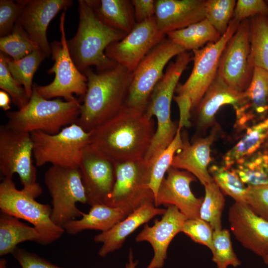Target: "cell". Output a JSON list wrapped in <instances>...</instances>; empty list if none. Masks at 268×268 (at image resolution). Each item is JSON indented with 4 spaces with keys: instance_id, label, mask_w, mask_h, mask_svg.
<instances>
[{
    "instance_id": "6da1fadb",
    "label": "cell",
    "mask_w": 268,
    "mask_h": 268,
    "mask_svg": "<svg viewBox=\"0 0 268 268\" xmlns=\"http://www.w3.org/2000/svg\"><path fill=\"white\" fill-rule=\"evenodd\" d=\"M145 110L125 105L114 117L90 132V143L115 163L143 159L155 132Z\"/></svg>"
},
{
    "instance_id": "7a4b0ae2",
    "label": "cell",
    "mask_w": 268,
    "mask_h": 268,
    "mask_svg": "<svg viewBox=\"0 0 268 268\" xmlns=\"http://www.w3.org/2000/svg\"><path fill=\"white\" fill-rule=\"evenodd\" d=\"M83 73L87 78V87L76 124L90 132L116 115L125 105L132 73L118 64L97 72L89 67Z\"/></svg>"
},
{
    "instance_id": "3957f363",
    "label": "cell",
    "mask_w": 268,
    "mask_h": 268,
    "mask_svg": "<svg viewBox=\"0 0 268 268\" xmlns=\"http://www.w3.org/2000/svg\"><path fill=\"white\" fill-rule=\"evenodd\" d=\"M79 23L75 35L67 41L69 51L77 68L82 73L90 66L97 72L117 64L105 54L111 44L123 39L126 33L102 22L96 15L88 0H79Z\"/></svg>"
},
{
    "instance_id": "277c9868",
    "label": "cell",
    "mask_w": 268,
    "mask_h": 268,
    "mask_svg": "<svg viewBox=\"0 0 268 268\" xmlns=\"http://www.w3.org/2000/svg\"><path fill=\"white\" fill-rule=\"evenodd\" d=\"M191 58V55L186 51L177 56L175 60L168 66L150 97L145 111L149 117L156 118L157 124L144 159L151 165L176 134L178 127L171 120V105L179 80Z\"/></svg>"
},
{
    "instance_id": "5b68a950",
    "label": "cell",
    "mask_w": 268,
    "mask_h": 268,
    "mask_svg": "<svg viewBox=\"0 0 268 268\" xmlns=\"http://www.w3.org/2000/svg\"><path fill=\"white\" fill-rule=\"evenodd\" d=\"M80 105L77 99L70 101L60 98L46 99L33 87L30 99L23 108L6 113V124L21 132L31 133L39 131L56 134L64 128L77 123Z\"/></svg>"
},
{
    "instance_id": "8992f818",
    "label": "cell",
    "mask_w": 268,
    "mask_h": 268,
    "mask_svg": "<svg viewBox=\"0 0 268 268\" xmlns=\"http://www.w3.org/2000/svg\"><path fill=\"white\" fill-rule=\"evenodd\" d=\"M240 22L232 18L218 40L193 51L194 66L191 73L183 84H178L175 90L177 95L174 97L180 115L190 116L191 111L198 106L215 79L222 54Z\"/></svg>"
},
{
    "instance_id": "52a82bcc",
    "label": "cell",
    "mask_w": 268,
    "mask_h": 268,
    "mask_svg": "<svg viewBox=\"0 0 268 268\" xmlns=\"http://www.w3.org/2000/svg\"><path fill=\"white\" fill-rule=\"evenodd\" d=\"M33 143L30 133L0 126V171L3 178L18 175L22 189L34 198L42 193L33 163Z\"/></svg>"
},
{
    "instance_id": "ba28073f",
    "label": "cell",
    "mask_w": 268,
    "mask_h": 268,
    "mask_svg": "<svg viewBox=\"0 0 268 268\" xmlns=\"http://www.w3.org/2000/svg\"><path fill=\"white\" fill-rule=\"evenodd\" d=\"M66 11L60 16V41H54L51 45L52 59L54 61L47 73L54 74L55 78L50 84L40 86L35 84L33 87L43 98H64L67 101L76 98L73 96H84L87 91V78L76 66L69 51L65 28Z\"/></svg>"
},
{
    "instance_id": "9c48e42d",
    "label": "cell",
    "mask_w": 268,
    "mask_h": 268,
    "mask_svg": "<svg viewBox=\"0 0 268 268\" xmlns=\"http://www.w3.org/2000/svg\"><path fill=\"white\" fill-rule=\"evenodd\" d=\"M33 143V156L36 166L52 165L78 167L84 147L90 143V132L76 123L50 134L41 131L30 133Z\"/></svg>"
},
{
    "instance_id": "30bf717a",
    "label": "cell",
    "mask_w": 268,
    "mask_h": 268,
    "mask_svg": "<svg viewBox=\"0 0 268 268\" xmlns=\"http://www.w3.org/2000/svg\"><path fill=\"white\" fill-rule=\"evenodd\" d=\"M0 208L2 212L32 224L40 234L41 245L56 241L65 232L63 228L53 222L52 207L18 190L12 178H2L0 184Z\"/></svg>"
},
{
    "instance_id": "8fae6325",
    "label": "cell",
    "mask_w": 268,
    "mask_h": 268,
    "mask_svg": "<svg viewBox=\"0 0 268 268\" xmlns=\"http://www.w3.org/2000/svg\"><path fill=\"white\" fill-rule=\"evenodd\" d=\"M44 183L52 198L51 219L63 228L68 222L82 216L76 203H87L78 167L52 165L45 172Z\"/></svg>"
},
{
    "instance_id": "7c38bea8",
    "label": "cell",
    "mask_w": 268,
    "mask_h": 268,
    "mask_svg": "<svg viewBox=\"0 0 268 268\" xmlns=\"http://www.w3.org/2000/svg\"><path fill=\"white\" fill-rule=\"evenodd\" d=\"M115 164V184L104 203L121 208L128 215L144 204H154L149 186L152 165L144 158Z\"/></svg>"
},
{
    "instance_id": "4fadbf2b",
    "label": "cell",
    "mask_w": 268,
    "mask_h": 268,
    "mask_svg": "<svg viewBox=\"0 0 268 268\" xmlns=\"http://www.w3.org/2000/svg\"><path fill=\"white\" fill-rule=\"evenodd\" d=\"M186 51L167 38L155 46L132 73L126 105L146 110L151 94L163 76L164 69L174 57Z\"/></svg>"
},
{
    "instance_id": "5bb4252c",
    "label": "cell",
    "mask_w": 268,
    "mask_h": 268,
    "mask_svg": "<svg viewBox=\"0 0 268 268\" xmlns=\"http://www.w3.org/2000/svg\"><path fill=\"white\" fill-rule=\"evenodd\" d=\"M250 22L241 21L220 58L217 74L232 89L244 92L251 82L254 67L250 61Z\"/></svg>"
},
{
    "instance_id": "9a60e30c",
    "label": "cell",
    "mask_w": 268,
    "mask_h": 268,
    "mask_svg": "<svg viewBox=\"0 0 268 268\" xmlns=\"http://www.w3.org/2000/svg\"><path fill=\"white\" fill-rule=\"evenodd\" d=\"M165 36L158 29L154 16L136 23L123 39L110 45L105 54L116 64L132 73L141 60Z\"/></svg>"
},
{
    "instance_id": "2e32d148",
    "label": "cell",
    "mask_w": 268,
    "mask_h": 268,
    "mask_svg": "<svg viewBox=\"0 0 268 268\" xmlns=\"http://www.w3.org/2000/svg\"><path fill=\"white\" fill-rule=\"evenodd\" d=\"M78 168L87 203H104L115 184V162L88 144L83 149Z\"/></svg>"
},
{
    "instance_id": "e0dca14e",
    "label": "cell",
    "mask_w": 268,
    "mask_h": 268,
    "mask_svg": "<svg viewBox=\"0 0 268 268\" xmlns=\"http://www.w3.org/2000/svg\"><path fill=\"white\" fill-rule=\"evenodd\" d=\"M21 12L16 22L26 31L47 57L51 55L47 37V28L51 21L61 11H66L72 3L71 0H20Z\"/></svg>"
},
{
    "instance_id": "ac0fdd59",
    "label": "cell",
    "mask_w": 268,
    "mask_h": 268,
    "mask_svg": "<svg viewBox=\"0 0 268 268\" xmlns=\"http://www.w3.org/2000/svg\"><path fill=\"white\" fill-rule=\"evenodd\" d=\"M228 220L236 239L263 260L268 256V222L255 213L244 202L229 208Z\"/></svg>"
},
{
    "instance_id": "d6986e66",
    "label": "cell",
    "mask_w": 268,
    "mask_h": 268,
    "mask_svg": "<svg viewBox=\"0 0 268 268\" xmlns=\"http://www.w3.org/2000/svg\"><path fill=\"white\" fill-rule=\"evenodd\" d=\"M195 178L188 171L170 167L158 189L155 206L173 205L187 219L200 218L203 199L197 198L190 187Z\"/></svg>"
},
{
    "instance_id": "ffe728a7",
    "label": "cell",
    "mask_w": 268,
    "mask_h": 268,
    "mask_svg": "<svg viewBox=\"0 0 268 268\" xmlns=\"http://www.w3.org/2000/svg\"><path fill=\"white\" fill-rule=\"evenodd\" d=\"M187 217L175 206L169 205L160 220L154 224H146L135 237L136 242L149 243L153 256L146 268H162L167 258L168 247L175 236L181 232Z\"/></svg>"
},
{
    "instance_id": "44dd1931",
    "label": "cell",
    "mask_w": 268,
    "mask_h": 268,
    "mask_svg": "<svg viewBox=\"0 0 268 268\" xmlns=\"http://www.w3.org/2000/svg\"><path fill=\"white\" fill-rule=\"evenodd\" d=\"M205 0H156L155 17L159 30L168 32L186 28L205 18Z\"/></svg>"
},
{
    "instance_id": "7402d4cb",
    "label": "cell",
    "mask_w": 268,
    "mask_h": 268,
    "mask_svg": "<svg viewBox=\"0 0 268 268\" xmlns=\"http://www.w3.org/2000/svg\"><path fill=\"white\" fill-rule=\"evenodd\" d=\"M166 209L154 203H145L139 207L108 230L96 235L94 241L102 243L98 252L101 257L120 249L126 238L142 225L157 215H163Z\"/></svg>"
},
{
    "instance_id": "603a6c76",
    "label": "cell",
    "mask_w": 268,
    "mask_h": 268,
    "mask_svg": "<svg viewBox=\"0 0 268 268\" xmlns=\"http://www.w3.org/2000/svg\"><path fill=\"white\" fill-rule=\"evenodd\" d=\"M215 135L213 132L191 143L183 138L182 146L174 155L171 167L189 172L203 186L214 181L208 167L210 161L211 146Z\"/></svg>"
},
{
    "instance_id": "cb8c5ba5",
    "label": "cell",
    "mask_w": 268,
    "mask_h": 268,
    "mask_svg": "<svg viewBox=\"0 0 268 268\" xmlns=\"http://www.w3.org/2000/svg\"><path fill=\"white\" fill-rule=\"evenodd\" d=\"M244 92H239L230 88L217 74L196 108L198 126L206 128L214 121L215 115L222 106L230 104L235 111L242 105Z\"/></svg>"
},
{
    "instance_id": "d4e9b609",
    "label": "cell",
    "mask_w": 268,
    "mask_h": 268,
    "mask_svg": "<svg viewBox=\"0 0 268 268\" xmlns=\"http://www.w3.org/2000/svg\"><path fill=\"white\" fill-rule=\"evenodd\" d=\"M244 94L243 104L236 111L238 125L241 127L255 119H265L268 113V71L254 67Z\"/></svg>"
},
{
    "instance_id": "484cf974",
    "label": "cell",
    "mask_w": 268,
    "mask_h": 268,
    "mask_svg": "<svg viewBox=\"0 0 268 268\" xmlns=\"http://www.w3.org/2000/svg\"><path fill=\"white\" fill-rule=\"evenodd\" d=\"M128 213L119 207H112L102 203L91 206L89 211L80 219L71 220L63 227L65 232L69 235H76L86 230L105 232L125 218Z\"/></svg>"
},
{
    "instance_id": "4316f807",
    "label": "cell",
    "mask_w": 268,
    "mask_h": 268,
    "mask_svg": "<svg viewBox=\"0 0 268 268\" xmlns=\"http://www.w3.org/2000/svg\"><path fill=\"white\" fill-rule=\"evenodd\" d=\"M88 0L97 17L112 28L127 34L136 24L132 0Z\"/></svg>"
},
{
    "instance_id": "83f0119b",
    "label": "cell",
    "mask_w": 268,
    "mask_h": 268,
    "mask_svg": "<svg viewBox=\"0 0 268 268\" xmlns=\"http://www.w3.org/2000/svg\"><path fill=\"white\" fill-rule=\"evenodd\" d=\"M268 140V117L247 129L241 139L223 157L224 166L230 168L258 152Z\"/></svg>"
},
{
    "instance_id": "f1b7e54d",
    "label": "cell",
    "mask_w": 268,
    "mask_h": 268,
    "mask_svg": "<svg viewBox=\"0 0 268 268\" xmlns=\"http://www.w3.org/2000/svg\"><path fill=\"white\" fill-rule=\"evenodd\" d=\"M40 235L34 226L1 212L0 214V256L12 254L20 243L32 241L40 244Z\"/></svg>"
},
{
    "instance_id": "f546056e",
    "label": "cell",
    "mask_w": 268,
    "mask_h": 268,
    "mask_svg": "<svg viewBox=\"0 0 268 268\" xmlns=\"http://www.w3.org/2000/svg\"><path fill=\"white\" fill-rule=\"evenodd\" d=\"M166 35L185 51L199 49L206 43L217 41L222 36L206 18Z\"/></svg>"
},
{
    "instance_id": "4dcf8cb0",
    "label": "cell",
    "mask_w": 268,
    "mask_h": 268,
    "mask_svg": "<svg viewBox=\"0 0 268 268\" xmlns=\"http://www.w3.org/2000/svg\"><path fill=\"white\" fill-rule=\"evenodd\" d=\"M250 25V63L268 71V16L252 17Z\"/></svg>"
},
{
    "instance_id": "1f68e13d",
    "label": "cell",
    "mask_w": 268,
    "mask_h": 268,
    "mask_svg": "<svg viewBox=\"0 0 268 268\" xmlns=\"http://www.w3.org/2000/svg\"><path fill=\"white\" fill-rule=\"evenodd\" d=\"M46 57L40 49H37L18 60H14L5 55L9 72L13 78L23 86L29 98L33 91V76L40 64Z\"/></svg>"
},
{
    "instance_id": "d6a6232c",
    "label": "cell",
    "mask_w": 268,
    "mask_h": 268,
    "mask_svg": "<svg viewBox=\"0 0 268 268\" xmlns=\"http://www.w3.org/2000/svg\"><path fill=\"white\" fill-rule=\"evenodd\" d=\"M234 170L247 186L268 184V149L258 151L237 164Z\"/></svg>"
},
{
    "instance_id": "836d02e7",
    "label": "cell",
    "mask_w": 268,
    "mask_h": 268,
    "mask_svg": "<svg viewBox=\"0 0 268 268\" xmlns=\"http://www.w3.org/2000/svg\"><path fill=\"white\" fill-rule=\"evenodd\" d=\"M204 186L205 195L200 210V218L208 223L213 230L221 229L225 201L224 195L214 181Z\"/></svg>"
},
{
    "instance_id": "e575fe53",
    "label": "cell",
    "mask_w": 268,
    "mask_h": 268,
    "mask_svg": "<svg viewBox=\"0 0 268 268\" xmlns=\"http://www.w3.org/2000/svg\"><path fill=\"white\" fill-rule=\"evenodd\" d=\"M181 129L178 127L174 138L158 156L152 166L149 186L154 196L155 199L165 174L171 167L174 155L182 146Z\"/></svg>"
},
{
    "instance_id": "d590c367",
    "label": "cell",
    "mask_w": 268,
    "mask_h": 268,
    "mask_svg": "<svg viewBox=\"0 0 268 268\" xmlns=\"http://www.w3.org/2000/svg\"><path fill=\"white\" fill-rule=\"evenodd\" d=\"M37 49H39L37 44L16 23L11 33L0 38V51L14 60H19Z\"/></svg>"
},
{
    "instance_id": "8d00e7d4",
    "label": "cell",
    "mask_w": 268,
    "mask_h": 268,
    "mask_svg": "<svg viewBox=\"0 0 268 268\" xmlns=\"http://www.w3.org/2000/svg\"><path fill=\"white\" fill-rule=\"evenodd\" d=\"M212 261L217 268H236L240 266L241 261L234 252L230 234L226 229L213 231Z\"/></svg>"
},
{
    "instance_id": "74e56055",
    "label": "cell",
    "mask_w": 268,
    "mask_h": 268,
    "mask_svg": "<svg viewBox=\"0 0 268 268\" xmlns=\"http://www.w3.org/2000/svg\"><path fill=\"white\" fill-rule=\"evenodd\" d=\"M209 172L222 192L231 197L235 202H246L247 187H245L234 170L213 165Z\"/></svg>"
},
{
    "instance_id": "f35d334b",
    "label": "cell",
    "mask_w": 268,
    "mask_h": 268,
    "mask_svg": "<svg viewBox=\"0 0 268 268\" xmlns=\"http://www.w3.org/2000/svg\"><path fill=\"white\" fill-rule=\"evenodd\" d=\"M235 0H207L205 18L222 35L233 18L236 5Z\"/></svg>"
},
{
    "instance_id": "ab89813d",
    "label": "cell",
    "mask_w": 268,
    "mask_h": 268,
    "mask_svg": "<svg viewBox=\"0 0 268 268\" xmlns=\"http://www.w3.org/2000/svg\"><path fill=\"white\" fill-rule=\"evenodd\" d=\"M0 88L10 95L13 103L18 109L23 108L30 99L23 86L9 72L5 55L1 52L0 53Z\"/></svg>"
},
{
    "instance_id": "60d3db41",
    "label": "cell",
    "mask_w": 268,
    "mask_h": 268,
    "mask_svg": "<svg viewBox=\"0 0 268 268\" xmlns=\"http://www.w3.org/2000/svg\"><path fill=\"white\" fill-rule=\"evenodd\" d=\"M213 229L210 224L200 218L187 219L181 232L196 243L206 246L211 251L213 248Z\"/></svg>"
},
{
    "instance_id": "b9f144b4",
    "label": "cell",
    "mask_w": 268,
    "mask_h": 268,
    "mask_svg": "<svg viewBox=\"0 0 268 268\" xmlns=\"http://www.w3.org/2000/svg\"><path fill=\"white\" fill-rule=\"evenodd\" d=\"M245 202L255 213L268 222V184L247 186Z\"/></svg>"
},
{
    "instance_id": "7bdbcfd3",
    "label": "cell",
    "mask_w": 268,
    "mask_h": 268,
    "mask_svg": "<svg viewBox=\"0 0 268 268\" xmlns=\"http://www.w3.org/2000/svg\"><path fill=\"white\" fill-rule=\"evenodd\" d=\"M22 4L20 0H0V36H6L13 30L21 12Z\"/></svg>"
},
{
    "instance_id": "ee69618b",
    "label": "cell",
    "mask_w": 268,
    "mask_h": 268,
    "mask_svg": "<svg viewBox=\"0 0 268 268\" xmlns=\"http://www.w3.org/2000/svg\"><path fill=\"white\" fill-rule=\"evenodd\" d=\"M268 16V4L263 0H238L236 3L233 18L241 22L249 17L257 15Z\"/></svg>"
},
{
    "instance_id": "f6af8a7d",
    "label": "cell",
    "mask_w": 268,
    "mask_h": 268,
    "mask_svg": "<svg viewBox=\"0 0 268 268\" xmlns=\"http://www.w3.org/2000/svg\"><path fill=\"white\" fill-rule=\"evenodd\" d=\"M12 255L21 268H62L22 248L17 247Z\"/></svg>"
},
{
    "instance_id": "bcb514c9",
    "label": "cell",
    "mask_w": 268,
    "mask_h": 268,
    "mask_svg": "<svg viewBox=\"0 0 268 268\" xmlns=\"http://www.w3.org/2000/svg\"><path fill=\"white\" fill-rule=\"evenodd\" d=\"M132 2L136 23L143 22L155 16V0H133Z\"/></svg>"
},
{
    "instance_id": "7dc6e473",
    "label": "cell",
    "mask_w": 268,
    "mask_h": 268,
    "mask_svg": "<svg viewBox=\"0 0 268 268\" xmlns=\"http://www.w3.org/2000/svg\"><path fill=\"white\" fill-rule=\"evenodd\" d=\"M10 98L4 91H0V107L4 111L9 110L10 107Z\"/></svg>"
},
{
    "instance_id": "c3c4849f",
    "label": "cell",
    "mask_w": 268,
    "mask_h": 268,
    "mask_svg": "<svg viewBox=\"0 0 268 268\" xmlns=\"http://www.w3.org/2000/svg\"><path fill=\"white\" fill-rule=\"evenodd\" d=\"M138 262L134 259V256L132 249H130L128 262L126 265V268H136Z\"/></svg>"
},
{
    "instance_id": "681fc988",
    "label": "cell",
    "mask_w": 268,
    "mask_h": 268,
    "mask_svg": "<svg viewBox=\"0 0 268 268\" xmlns=\"http://www.w3.org/2000/svg\"><path fill=\"white\" fill-rule=\"evenodd\" d=\"M6 261L3 258L0 259V268H6Z\"/></svg>"
},
{
    "instance_id": "f907efd6",
    "label": "cell",
    "mask_w": 268,
    "mask_h": 268,
    "mask_svg": "<svg viewBox=\"0 0 268 268\" xmlns=\"http://www.w3.org/2000/svg\"><path fill=\"white\" fill-rule=\"evenodd\" d=\"M264 263L266 265H268V256L263 259Z\"/></svg>"
},
{
    "instance_id": "816d5d0a",
    "label": "cell",
    "mask_w": 268,
    "mask_h": 268,
    "mask_svg": "<svg viewBox=\"0 0 268 268\" xmlns=\"http://www.w3.org/2000/svg\"><path fill=\"white\" fill-rule=\"evenodd\" d=\"M267 1V3L268 4V0H267V1Z\"/></svg>"
}]
</instances>
